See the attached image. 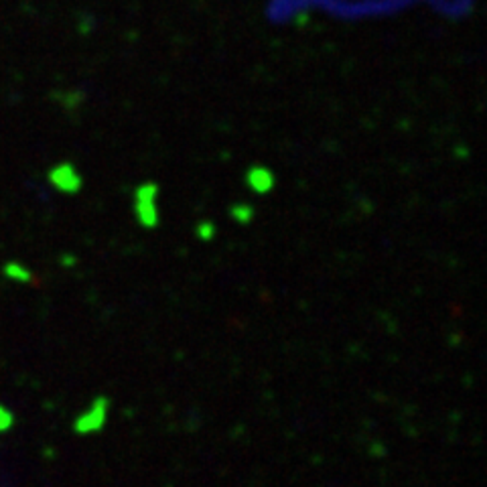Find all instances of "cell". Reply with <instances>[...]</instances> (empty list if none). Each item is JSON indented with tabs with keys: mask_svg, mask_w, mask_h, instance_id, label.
<instances>
[{
	"mask_svg": "<svg viewBox=\"0 0 487 487\" xmlns=\"http://www.w3.org/2000/svg\"><path fill=\"white\" fill-rule=\"evenodd\" d=\"M106 415H108V400L106 398H98L89 406L86 415L77 418V424L75 429L80 433H94V431H100L104 426Z\"/></svg>",
	"mask_w": 487,
	"mask_h": 487,
	"instance_id": "cell-1",
	"label": "cell"
},
{
	"mask_svg": "<svg viewBox=\"0 0 487 487\" xmlns=\"http://www.w3.org/2000/svg\"><path fill=\"white\" fill-rule=\"evenodd\" d=\"M155 195L157 189L153 185H144L137 197V213L142 226L153 227L157 224V208H155Z\"/></svg>",
	"mask_w": 487,
	"mask_h": 487,
	"instance_id": "cell-2",
	"label": "cell"
},
{
	"mask_svg": "<svg viewBox=\"0 0 487 487\" xmlns=\"http://www.w3.org/2000/svg\"><path fill=\"white\" fill-rule=\"evenodd\" d=\"M51 183L59 189V191H65V193H73L80 189V185H82V181H80V177H77V173L73 171V167L71 165H59V167H55L51 171Z\"/></svg>",
	"mask_w": 487,
	"mask_h": 487,
	"instance_id": "cell-3",
	"label": "cell"
},
{
	"mask_svg": "<svg viewBox=\"0 0 487 487\" xmlns=\"http://www.w3.org/2000/svg\"><path fill=\"white\" fill-rule=\"evenodd\" d=\"M254 173H256V177H254V175H250V185H254L258 191H266V189H270V187H266V185H264V181H266V183H272V177H270V175H266L264 171H260V169H256Z\"/></svg>",
	"mask_w": 487,
	"mask_h": 487,
	"instance_id": "cell-4",
	"label": "cell"
}]
</instances>
